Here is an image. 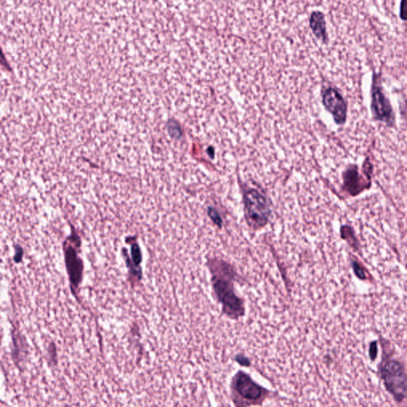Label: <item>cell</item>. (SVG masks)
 <instances>
[{"label":"cell","mask_w":407,"mask_h":407,"mask_svg":"<svg viewBox=\"0 0 407 407\" xmlns=\"http://www.w3.org/2000/svg\"><path fill=\"white\" fill-rule=\"evenodd\" d=\"M211 273L213 293L222 306V312L231 319H238L245 313L244 301L236 293V272L230 264L221 259H211L207 263Z\"/></svg>","instance_id":"obj_1"},{"label":"cell","mask_w":407,"mask_h":407,"mask_svg":"<svg viewBox=\"0 0 407 407\" xmlns=\"http://www.w3.org/2000/svg\"><path fill=\"white\" fill-rule=\"evenodd\" d=\"M232 400L236 406H252L260 404L268 392L256 384L249 375L240 371L231 383Z\"/></svg>","instance_id":"obj_2"},{"label":"cell","mask_w":407,"mask_h":407,"mask_svg":"<svg viewBox=\"0 0 407 407\" xmlns=\"http://www.w3.org/2000/svg\"><path fill=\"white\" fill-rule=\"evenodd\" d=\"M380 373L388 392L396 401H404L407 395V377L404 365L396 360H386L382 364Z\"/></svg>","instance_id":"obj_3"},{"label":"cell","mask_w":407,"mask_h":407,"mask_svg":"<svg viewBox=\"0 0 407 407\" xmlns=\"http://www.w3.org/2000/svg\"><path fill=\"white\" fill-rule=\"evenodd\" d=\"M72 236L66 241L64 246L65 262L66 271L69 275L71 290L76 297L79 292V288L83 280L84 263L81 256H79L80 241Z\"/></svg>","instance_id":"obj_4"},{"label":"cell","mask_w":407,"mask_h":407,"mask_svg":"<svg viewBox=\"0 0 407 407\" xmlns=\"http://www.w3.org/2000/svg\"><path fill=\"white\" fill-rule=\"evenodd\" d=\"M244 203L248 224L256 228L265 226L271 210L264 195L256 189H248L244 195Z\"/></svg>","instance_id":"obj_5"},{"label":"cell","mask_w":407,"mask_h":407,"mask_svg":"<svg viewBox=\"0 0 407 407\" xmlns=\"http://www.w3.org/2000/svg\"><path fill=\"white\" fill-rule=\"evenodd\" d=\"M323 104L327 111L333 115L335 122L343 124L346 120L347 106L344 98L333 88H329L323 93Z\"/></svg>","instance_id":"obj_6"},{"label":"cell","mask_w":407,"mask_h":407,"mask_svg":"<svg viewBox=\"0 0 407 407\" xmlns=\"http://www.w3.org/2000/svg\"><path fill=\"white\" fill-rule=\"evenodd\" d=\"M372 110L378 120L386 123H393L392 107L384 96L381 88L374 82L372 86Z\"/></svg>","instance_id":"obj_7"},{"label":"cell","mask_w":407,"mask_h":407,"mask_svg":"<svg viewBox=\"0 0 407 407\" xmlns=\"http://www.w3.org/2000/svg\"><path fill=\"white\" fill-rule=\"evenodd\" d=\"M123 256L126 263L128 273L132 281H139L142 277L141 264L142 262V251L137 243H133L131 248V257L128 256L126 248L123 249Z\"/></svg>","instance_id":"obj_8"},{"label":"cell","mask_w":407,"mask_h":407,"mask_svg":"<svg viewBox=\"0 0 407 407\" xmlns=\"http://www.w3.org/2000/svg\"><path fill=\"white\" fill-rule=\"evenodd\" d=\"M310 26L314 35L323 42H326L327 30L325 15L321 12H314L311 15Z\"/></svg>","instance_id":"obj_9"},{"label":"cell","mask_w":407,"mask_h":407,"mask_svg":"<svg viewBox=\"0 0 407 407\" xmlns=\"http://www.w3.org/2000/svg\"><path fill=\"white\" fill-rule=\"evenodd\" d=\"M353 269H354L357 277H360L361 279H365V278H367L366 273H365V271H364V268H363L361 265H360L357 262H356L354 265H353Z\"/></svg>","instance_id":"obj_10"},{"label":"cell","mask_w":407,"mask_h":407,"mask_svg":"<svg viewBox=\"0 0 407 407\" xmlns=\"http://www.w3.org/2000/svg\"><path fill=\"white\" fill-rule=\"evenodd\" d=\"M22 256H23V251H22V248H21L20 246H16L15 249H14V261L15 262L16 264H18V263H21L22 260Z\"/></svg>","instance_id":"obj_11"},{"label":"cell","mask_w":407,"mask_h":407,"mask_svg":"<svg viewBox=\"0 0 407 407\" xmlns=\"http://www.w3.org/2000/svg\"><path fill=\"white\" fill-rule=\"evenodd\" d=\"M48 355L50 360V362H53V364H56L57 362V352H56V348L53 344H51L48 349Z\"/></svg>","instance_id":"obj_12"},{"label":"cell","mask_w":407,"mask_h":407,"mask_svg":"<svg viewBox=\"0 0 407 407\" xmlns=\"http://www.w3.org/2000/svg\"><path fill=\"white\" fill-rule=\"evenodd\" d=\"M236 360L237 361L239 364L240 365H242L244 367H248L250 366V360H248L247 357L245 356H241V355H238V356H236Z\"/></svg>","instance_id":"obj_13"},{"label":"cell","mask_w":407,"mask_h":407,"mask_svg":"<svg viewBox=\"0 0 407 407\" xmlns=\"http://www.w3.org/2000/svg\"><path fill=\"white\" fill-rule=\"evenodd\" d=\"M378 348L376 342H372L370 346V357L372 360H375L377 356Z\"/></svg>","instance_id":"obj_14"}]
</instances>
